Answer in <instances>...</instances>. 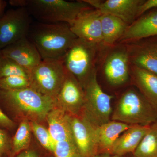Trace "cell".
<instances>
[{
  "label": "cell",
  "mask_w": 157,
  "mask_h": 157,
  "mask_svg": "<svg viewBox=\"0 0 157 157\" xmlns=\"http://www.w3.org/2000/svg\"><path fill=\"white\" fill-rule=\"evenodd\" d=\"M30 125L32 131L40 144L46 149L53 152L56 144L48 129L36 121H32Z\"/></svg>",
  "instance_id": "obj_25"
},
{
  "label": "cell",
  "mask_w": 157,
  "mask_h": 157,
  "mask_svg": "<svg viewBox=\"0 0 157 157\" xmlns=\"http://www.w3.org/2000/svg\"><path fill=\"white\" fill-rule=\"evenodd\" d=\"M32 21L31 14L25 7L5 12L0 19V49L27 37Z\"/></svg>",
  "instance_id": "obj_8"
},
{
  "label": "cell",
  "mask_w": 157,
  "mask_h": 157,
  "mask_svg": "<svg viewBox=\"0 0 157 157\" xmlns=\"http://www.w3.org/2000/svg\"></svg>",
  "instance_id": "obj_35"
},
{
  "label": "cell",
  "mask_w": 157,
  "mask_h": 157,
  "mask_svg": "<svg viewBox=\"0 0 157 157\" xmlns=\"http://www.w3.org/2000/svg\"><path fill=\"white\" fill-rule=\"evenodd\" d=\"M48 130L56 144L73 139L71 116L62 109H54L47 117Z\"/></svg>",
  "instance_id": "obj_20"
},
{
  "label": "cell",
  "mask_w": 157,
  "mask_h": 157,
  "mask_svg": "<svg viewBox=\"0 0 157 157\" xmlns=\"http://www.w3.org/2000/svg\"><path fill=\"white\" fill-rule=\"evenodd\" d=\"M155 36H157V10L144 14L137 18L128 27L119 41L123 44Z\"/></svg>",
  "instance_id": "obj_16"
},
{
  "label": "cell",
  "mask_w": 157,
  "mask_h": 157,
  "mask_svg": "<svg viewBox=\"0 0 157 157\" xmlns=\"http://www.w3.org/2000/svg\"><path fill=\"white\" fill-rule=\"evenodd\" d=\"M2 51L4 57L13 60L30 72L42 61L37 48L28 37L6 46Z\"/></svg>",
  "instance_id": "obj_15"
},
{
  "label": "cell",
  "mask_w": 157,
  "mask_h": 157,
  "mask_svg": "<svg viewBox=\"0 0 157 157\" xmlns=\"http://www.w3.org/2000/svg\"><path fill=\"white\" fill-rule=\"evenodd\" d=\"M0 125L4 127L10 128L14 125V123L0 109Z\"/></svg>",
  "instance_id": "obj_30"
},
{
  "label": "cell",
  "mask_w": 157,
  "mask_h": 157,
  "mask_svg": "<svg viewBox=\"0 0 157 157\" xmlns=\"http://www.w3.org/2000/svg\"><path fill=\"white\" fill-rule=\"evenodd\" d=\"M102 14L113 15L131 25L138 17L139 7L144 0H83Z\"/></svg>",
  "instance_id": "obj_13"
},
{
  "label": "cell",
  "mask_w": 157,
  "mask_h": 157,
  "mask_svg": "<svg viewBox=\"0 0 157 157\" xmlns=\"http://www.w3.org/2000/svg\"><path fill=\"white\" fill-rule=\"evenodd\" d=\"M133 154L134 157H157V121L151 125Z\"/></svg>",
  "instance_id": "obj_22"
},
{
  "label": "cell",
  "mask_w": 157,
  "mask_h": 157,
  "mask_svg": "<svg viewBox=\"0 0 157 157\" xmlns=\"http://www.w3.org/2000/svg\"><path fill=\"white\" fill-rule=\"evenodd\" d=\"M53 153L56 157H82L74 138L56 143Z\"/></svg>",
  "instance_id": "obj_26"
},
{
  "label": "cell",
  "mask_w": 157,
  "mask_h": 157,
  "mask_svg": "<svg viewBox=\"0 0 157 157\" xmlns=\"http://www.w3.org/2000/svg\"><path fill=\"white\" fill-rule=\"evenodd\" d=\"M111 119L130 125H151L157 121V110L140 93L130 89L121 96Z\"/></svg>",
  "instance_id": "obj_4"
},
{
  "label": "cell",
  "mask_w": 157,
  "mask_h": 157,
  "mask_svg": "<svg viewBox=\"0 0 157 157\" xmlns=\"http://www.w3.org/2000/svg\"><path fill=\"white\" fill-rule=\"evenodd\" d=\"M0 98L33 121L44 119L56 106L55 98L41 94L31 87L0 90Z\"/></svg>",
  "instance_id": "obj_3"
},
{
  "label": "cell",
  "mask_w": 157,
  "mask_h": 157,
  "mask_svg": "<svg viewBox=\"0 0 157 157\" xmlns=\"http://www.w3.org/2000/svg\"><path fill=\"white\" fill-rule=\"evenodd\" d=\"M150 128V125H131L116 141L112 155L122 157L130 153H134Z\"/></svg>",
  "instance_id": "obj_18"
},
{
  "label": "cell",
  "mask_w": 157,
  "mask_h": 157,
  "mask_svg": "<svg viewBox=\"0 0 157 157\" xmlns=\"http://www.w3.org/2000/svg\"><path fill=\"white\" fill-rule=\"evenodd\" d=\"M11 6L25 7L31 15L44 23L72 25L82 12L92 8L83 1L11 0Z\"/></svg>",
  "instance_id": "obj_2"
},
{
  "label": "cell",
  "mask_w": 157,
  "mask_h": 157,
  "mask_svg": "<svg viewBox=\"0 0 157 157\" xmlns=\"http://www.w3.org/2000/svg\"><path fill=\"white\" fill-rule=\"evenodd\" d=\"M131 126L117 121H110L98 127V154L112 155L113 148L118 138Z\"/></svg>",
  "instance_id": "obj_19"
},
{
  "label": "cell",
  "mask_w": 157,
  "mask_h": 157,
  "mask_svg": "<svg viewBox=\"0 0 157 157\" xmlns=\"http://www.w3.org/2000/svg\"><path fill=\"white\" fill-rule=\"evenodd\" d=\"M19 76L29 78L30 71L11 59L3 58L0 63V78Z\"/></svg>",
  "instance_id": "obj_24"
},
{
  "label": "cell",
  "mask_w": 157,
  "mask_h": 157,
  "mask_svg": "<svg viewBox=\"0 0 157 157\" xmlns=\"http://www.w3.org/2000/svg\"><path fill=\"white\" fill-rule=\"evenodd\" d=\"M155 8H157V0H144L139 7L138 17L144 14L147 11Z\"/></svg>",
  "instance_id": "obj_28"
},
{
  "label": "cell",
  "mask_w": 157,
  "mask_h": 157,
  "mask_svg": "<svg viewBox=\"0 0 157 157\" xmlns=\"http://www.w3.org/2000/svg\"><path fill=\"white\" fill-rule=\"evenodd\" d=\"M8 145V137L4 131L0 129V155L6 151Z\"/></svg>",
  "instance_id": "obj_29"
},
{
  "label": "cell",
  "mask_w": 157,
  "mask_h": 157,
  "mask_svg": "<svg viewBox=\"0 0 157 157\" xmlns=\"http://www.w3.org/2000/svg\"><path fill=\"white\" fill-rule=\"evenodd\" d=\"M100 46L77 38L62 59L66 70L76 78L83 89L96 69L95 64Z\"/></svg>",
  "instance_id": "obj_5"
},
{
  "label": "cell",
  "mask_w": 157,
  "mask_h": 157,
  "mask_svg": "<svg viewBox=\"0 0 157 157\" xmlns=\"http://www.w3.org/2000/svg\"><path fill=\"white\" fill-rule=\"evenodd\" d=\"M55 101L56 106L59 107V109L70 116L81 115L84 104V89L76 78L67 71Z\"/></svg>",
  "instance_id": "obj_10"
},
{
  "label": "cell",
  "mask_w": 157,
  "mask_h": 157,
  "mask_svg": "<svg viewBox=\"0 0 157 157\" xmlns=\"http://www.w3.org/2000/svg\"><path fill=\"white\" fill-rule=\"evenodd\" d=\"M73 138L82 157H95L98 154V126L83 116H71Z\"/></svg>",
  "instance_id": "obj_9"
},
{
  "label": "cell",
  "mask_w": 157,
  "mask_h": 157,
  "mask_svg": "<svg viewBox=\"0 0 157 157\" xmlns=\"http://www.w3.org/2000/svg\"><path fill=\"white\" fill-rule=\"evenodd\" d=\"M3 58H4V56H3L2 52V49H0V63H1Z\"/></svg>",
  "instance_id": "obj_34"
},
{
  "label": "cell",
  "mask_w": 157,
  "mask_h": 157,
  "mask_svg": "<svg viewBox=\"0 0 157 157\" xmlns=\"http://www.w3.org/2000/svg\"><path fill=\"white\" fill-rule=\"evenodd\" d=\"M18 157H39L36 152L33 151H27L19 155Z\"/></svg>",
  "instance_id": "obj_31"
},
{
  "label": "cell",
  "mask_w": 157,
  "mask_h": 157,
  "mask_svg": "<svg viewBox=\"0 0 157 157\" xmlns=\"http://www.w3.org/2000/svg\"><path fill=\"white\" fill-rule=\"evenodd\" d=\"M7 6V2L3 0H0V19L5 14V9Z\"/></svg>",
  "instance_id": "obj_32"
},
{
  "label": "cell",
  "mask_w": 157,
  "mask_h": 157,
  "mask_svg": "<svg viewBox=\"0 0 157 157\" xmlns=\"http://www.w3.org/2000/svg\"><path fill=\"white\" fill-rule=\"evenodd\" d=\"M130 60L124 44L117 46L109 52L105 60L104 72L109 84L121 85L130 77Z\"/></svg>",
  "instance_id": "obj_12"
},
{
  "label": "cell",
  "mask_w": 157,
  "mask_h": 157,
  "mask_svg": "<svg viewBox=\"0 0 157 157\" xmlns=\"http://www.w3.org/2000/svg\"></svg>",
  "instance_id": "obj_36"
},
{
  "label": "cell",
  "mask_w": 157,
  "mask_h": 157,
  "mask_svg": "<svg viewBox=\"0 0 157 157\" xmlns=\"http://www.w3.org/2000/svg\"><path fill=\"white\" fill-rule=\"evenodd\" d=\"M29 87H30L29 79L25 77L12 76L0 78V90H20Z\"/></svg>",
  "instance_id": "obj_27"
},
{
  "label": "cell",
  "mask_w": 157,
  "mask_h": 157,
  "mask_svg": "<svg viewBox=\"0 0 157 157\" xmlns=\"http://www.w3.org/2000/svg\"><path fill=\"white\" fill-rule=\"evenodd\" d=\"M30 123L26 120L21 122L14 135L13 140V150L17 154L27 148L31 140Z\"/></svg>",
  "instance_id": "obj_23"
},
{
  "label": "cell",
  "mask_w": 157,
  "mask_h": 157,
  "mask_svg": "<svg viewBox=\"0 0 157 157\" xmlns=\"http://www.w3.org/2000/svg\"><path fill=\"white\" fill-rule=\"evenodd\" d=\"M130 77L140 94L157 110V74L131 64Z\"/></svg>",
  "instance_id": "obj_17"
},
{
  "label": "cell",
  "mask_w": 157,
  "mask_h": 157,
  "mask_svg": "<svg viewBox=\"0 0 157 157\" xmlns=\"http://www.w3.org/2000/svg\"><path fill=\"white\" fill-rule=\"evenodd\" d=\"M95 157H122L116 155L108 154H100L96 155Z\"/></svg>",
  "instance_id": "obj_33"
},
{
  "label": "cell",
  "mask_w": 157,
  "mask_h": 157,
  "mask_svg": "<svg viewBox=\"0 0 157 157\" xmlns=\"http://www.w3.org/2000/svg\"><path fill=\"white\" fill-rule=\"evenodd\" d=\"M100 11L93 8L82 12L70 25L76 37L98 45H103Z\"/></svg>",
  "instance_id": "obj_14"
},
{
  "label": "cell",
  "mask_w": 157,
  "mask_h": 157,
  "mask_svg": "<svg viewBox=\"0 0 157 157\" xmlns=\"http://www.w3.org/2000/svg\"><path fill=\"white\" fill-rule=\"evenodd\" d=\"M67 73L62 59L42 60L30 72V87L41 94L55 98Z\"/></svg>",
  "instance_id": "obj_7"
},
{
  "label": "cell",
  "mask_w": 157,
  "mask_h": 157,
  "mask_svg": "<svg viewBox=\"0 0 157 157\" xmlns=\"http://www.w3.org/2000/svg\"><path fill=\"white\" fill-rule=\"evenodd\" d=\"M123 44L131 64L157 74V36Z\"/></svg>",
  "instance_id": "obj_11"
},
{
  "label": "cell",
  "mask_w": 157,
  "mask_h": 157,
  "mask_svg": "<svg viewBox=\"0 0 157 157\" xmlns=\"http://www.w3.org/2000/svg\"><path fill=\"white\" fill-rule=\"evenodd\" d=\"M29 36L42 60L62 59L77 39L66 23H40L32 25Z\"/></svg>",
  "instance_id": "obj_1"
},
{
  "label": "cell",
  "mask_w": 157,
  "mask_h": 157,
  "mask_svg": "<svg viewBox=\"0 0 157 157\" xmlns=\"http://www.w3.org/2000/svg\"><path fill=\"white\" fill-rule=\"evenodd\" d=\"M83 89L85 101L81 115L98 127L111 121L113 97L101 88L97 79V69L93 72Z\"/></svg>",
  "instance_id": "obj_6"
},
{
  "label": "cell",
  "mask_w": 157,
  "mask_h": 157,
  "mask_svg": "<svg viewBox=\"0 0 157 157\" xmlns=\"http://www.w3.org/2000/svg\"><path fill=\"white\" fill-rule=\"evenodd\" d=\"M101 20L103 45L113 47L124 33L128 25L121 19L110 14H101Z\"/></svg>",
  "instance_id": "obj_21"
}]
</instances>
